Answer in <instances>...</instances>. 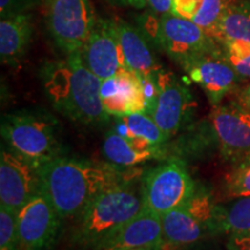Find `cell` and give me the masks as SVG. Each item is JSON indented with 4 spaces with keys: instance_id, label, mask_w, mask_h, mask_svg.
<instances>
[{
    "instance_id": "1",
    "label": "cell",
    "mask_w": 250,
    "mask_h": 250,
    "mask_svg": "<svg viewBox=\"0 0 250 250\" xmlns=\"http://www.w3.org/2000/svg\"><path fill=\"white\" fill-rule=\"evenodd\" d=\"M41 186L62 220L77 217L105 190L129 182L116 166L62 155L39 169Z\"/></svg>"
},
{
    "instance_id": "2",
    "label": "cell",
    "mask_w": 250,
    "mask_h": 250,
    "mask_svg": "<svg viewBox=\"0 0 250 250\" xmlns=\"http://www.w3.org/2000/svg\"><path fill=\"white\" fill-rule=\"evenodd\" d=\"M42 78L50 101L64 116L83 125L109 120L101 99L102 80L86 66L81 54L46 64Z\"/></svg>"
},
{
    "instance_id": "3",
    "label": "cell",
    "mask_w": 250,
    "mask_h": 250,
    "mask_svg": "<svg viewBox=\"0 0 250 250\" xmlns=\"http://www.w3.org/2000/svg\"><path fill=\"white\" fill-rule=\"evenodd\" d=\"M143 210L142 192H137L129 182L105 190L77 215L74 242L93 249L108 234L123 226Z\"/></svg>"
},
{
    "instance_id": "4",
    "label": "cell",
    "mask_w": 250,
    "mask_h": 250,
    "mask_svg": "<svg viewBox=\"0 0 250 250\" xmlns=\"http://www.w3.org/2000/svg\"><path fill=\"white\" fill-rule=\"evenodd\" d=\"M139 23L147 40L180 66L220 50L219 43L203 28L173 13L145 14L140 17Z\"/></svg>"
},
{
    "instance_id": "5",
    "label": "cell",
    "mask_w": 250,
    "mask_h": 250,
    "mask_svg": "<svg viewBox=\"0 0 250 250\" xmlns=\"http://www.w3.org/2000/svg\"><path fill=\"white\" fill-rule=\"evenodd\" d=\"M1 137L12 151L39 169L64 155L57 121L36 112H13L1 118Z\"/></svg>"
},
{
    "instance_id": "6",
    "label": "cell",
    "mask_w": 250,
    "mask_h": 250,
    "mask_svg": "<svg viewBox=\"0 0 250 250\" xmlns=\"http://www.w3.org/2000/svg\"><path fill=\"white\" fill-rule=\"evenodd\" d=\"M196 184L180 159H169L146 173L143 181L144 208L159 217L188 202Z\"/></svg>"
},
{
    "instance_id": "7",
    "label": "cell",
    "mask_w": 250,
    "mask_h": 250,
    "mask_svg": "<svg viewBox=\"0 0 250 250\" xmlns=\"http://www.w3.org/2000/svg\"><path fill=\"white\" fill-rule=\"evenodd\" d=\"M48 30L65 55L81 54L98 18L90 0H43Z\"/></svg>"
},
{
    "instance_id": "8",
    "label": "cell",
    "mask_w": 250,
    "mask_h": 250,
    "mask_svg": "<svg viewBox=\"0 0 250 250\" xmlns=\"http://www.w3.org/2000/svg\"><path fill=\"white\" fill-rule=\"evenodd\" d=\"M211 125L220 154L234 166L250 161V111L240 102L214 105Z\"/></svg>"
},
{
    "instance_id": "9",
    "label": "cell",
    "mask_w": 250,
    "mask_h": 250,
    "mask_svg": "<svg viewBox=\"0 0 250 250\" xmlns=\"http://www.w3.org/2000/svg\"><path fill=\"white\" fill-rule=\"evenodd\" d=\"M17 220L21 249H54L62 219L43 190L18 211Z\"/></svg>"
},
{
    "instance_id": "10",
    "label": "cell",
    "mask_w": 250,
    "mask_h": 250,
    "mask_svg": "<svg viewBox=\"0 0 250 250\" xmlns=\"http://www.w3.org/2000/svg\"><path fill=\"white\" fill-rule=\"evenodd\" d=\"M193 107L195 101L189 88L174 73L161 70L158 74V98L151 116L168 139L187 124Z\"/></svg>"
},
{
    "instance_id": "11",
    "label": "cell",
    "mask_w": 250,
    "mask_h": 250,
    "mask_svg": "<svg viewBox=\"0 0 250 250\" xmlns=\"http://www.w3.org/2000/svg\"><path fill=\"white\" fill-rule=\"evenodd\" d=\"M42 190L37 168L9 147L0 153V204L18 212Z\"/></svg>"
},
{
    "instance_id": "12",
    "label": "cell",
    "mask_w": 250,
    "mask_h": 250,
    "mask_svg": "<svg viewBox=\"0 0 250 250\" xmlns=\"http://www.w3.org/2000/svg\"><path fill=\"white\" fill-rule=\"evenodd\" d=\"M86 66L101 80L114 77L125 67L115 20L99 19L81 51Z\"/></svg>"
},
{
    "instance_id": "13",
    "label": "cell",
    "mask_w": 250,
    "mask_h": 250,
    "mask_svg": "<svg viewBox=\"0 0 250 250\" xmlns=\"http://www.w3.org/2000/svg\"><path fill=\"white\" fill-rule=\"evenodd\" d=\"M183 70L193 83L204 90L211 104L218 105L236 87L239 76L221 54V48L183 65Z\"/></svg>"
},
{
    "instance_id": "14",
    "label": "cell",
    "mask_w": 250,
    "mask_h": 250,
    "mask_svg": "<svg viewBox=\"0 0 250 250\" xmlns=\"http://www.w3.org/2000/svg\"><path fill=\"white\" fill-rule=\"evenodd\" d=\"M101 99L109 116L121 117L136 112L147 114V101L142 79L127 68L102 80Z\"/></svg>"
},
{
    "instance_id": "15",
    "label": "cell",
    "mask_w": 250,
    "mask_h": 250,
    "mask_svg": "<svg viewBox=\"0 0 250 250\" xmlns=\"http://www.w3.org/2000/svg\"><path fill=\"white\" fill-rule=\"evenodd\" d=\"M162 246V225L159 215L146 211L131 219L123 226L108 234L93 250H133L160 248Z\"/></svg>"
},
{
    "instance_id": "16",
    "label": "cell",
    "mask_w": 250,
    "mask_h": 250,
    "mask_svg": "<svg viewBox=\"0 0 250 250\" xmlns=\"http://www.w3.org/2000/svg\"><path fill=\"white\" fill-rule=\"evenodd\" d=\"M115 28L125 67L142 79L158 78L161 67L153 55L147 37L144 35L140 28L121 20H115Z\"/></svg>"
},
{
    "instance_id": "17",
    "label": "cell",
    "mask_w": 250,
    "mask_h": 250,
    "mask_svg": "<svg viewBox=\"0 0 250 250\" xmlns=\"http://www.w3.org/2000/svg\"><path fill=\"white\" fill-rule=\"evenodd\" d=\"M102 149L109 164L118 167H133L153 159L165 160L168 156L165 146H156L146 140L125 137L117 131L107 133Z\"/></svg>"
},
{
    "instance_id": "18",
    "label": "cell",
    "mask_w": 250,
    "mask_h": 250,
    "mask_svg": "<svg viewBox=\"0 0 250 250\" xmlns=\"http://www.w3.org/2000/svg\"><path fill=\"white\" fill-rule=\"evenodd\" d=\"M33 15L18 13L0 20V58L2 64L15 67L20 64L33 37Z\"/></svg>"
},
{
    "instance_id": "19",
    "label": "cell",
    "mask_w": 250,
    "mask_h": 250,
    "mask_svg": "<svg viewBox=\"0 0 250 250\" xmlns=\"http://www.w3.org/2000/svg\"><path fill=\"white\" fill-rule=\"evenodd\" d=\"M161 250H179L191 246L210 233L184 206L175 208L161 217Z\"/></svg>"
},
{
    "instance_id": "20",
    "label": "cell",
    "mask_w": 250,
    "mask_h": 250,
    "mask_svg": "<svg viewBox=\"0 0 250 250\" xmlns=\"http://www.w3.org/2000/svg\"><path fill=\"white\" fill-rule=\"evenodd\" d=\"M232 1L233 0H175L173 14L192 21L214 39L218 24Z\"/></svg>"
},
{
    "instance_id": "21",
    "label": "cell",
    "mask_w": 250,
    "mask_h": 250,
    "mask_svg": "<svg viewBox=\"0 0 250 250\" xmlns=\"http://www.w3.org/2000/svg\"><path fill=\"white\" fill-rule=\"evenodd\" d=\"M215 41L239 40L250 43V0L232 1L215 31Z\"/></svg>"
},
{
    "instance_id": "22",
    "label": "cell",
    "mask_w": 250,
    "mask_h": 250,
    "mask_svg": "<svg viewBox=\"0 0 250 250\" xmlns=\"http://www.w3.org/2000/svg\"><path fill=\"white\" fill-rule=\"evenodd\" d=\"M116 123L115 131L125 137L146 140L156 146H165L169 140L151 115L146 112H136L116 117Z\"/></svg>"
},
{
    "instance_id": "23",
    "label": "cell",
    "mask_w": 250,
    "mask_h": 250,
    "mask_svg": "<svg viewBox=\"0 0 250 250\" xmlns=\"http://www.w3.org/2000/svg\"><path fill=\"white\" fill-rule=\"evenodd\" d=\"M183 206L208 228V232H219V218H220L221 208L213 204L212 197L208 190L196 186L192 195Z\"/></svg>"
},
{
    "instance_id": "24",
    "label": "cell",
    "mask_w": 250,
    "mask_h": 250,
    "mask_svg": "<svg viewBox=\"0 0 250 250\" xmlns=\"http://www.w3.org/2000/svg\"><path fill=\"white\" fill-rule=\"evenodd\" d=\"M219 232L229 236L250 233V196L236 199L229 208H221Z\"/></svg>"
},
{
    "instance_id": "25",
    "label": "cell",
    "mask_w": 250,
    "mask_h": 250,
    "mask_svg": "<svg viewBox=\"0 0 250 250\" xmlns=\"http://www.w3.org/2000/svg\"><path fill=\"white\" fill-rule=\"evenodd\" d=\"M221 54L240 78L250 79V43L239 40L220 42Z\"/></svg>"
},
{
    "instance_id": "26",
    "label": "cell",
    "mask_w": 250,
    "mask_h": 250,
    "mask_svg": "<svg viewBox=\"0 0 250 250\" xmlns=\"http://www.w3.org/2000/svg\"><path fill=\"white\" fill-rule=\"evenodd\" d=\"M225 195L228 198H243L250 196V161L234 166L225 179Z\"/></svg>"
},
{
    "instance_id": "27",
    "label": "cell",
    "mask_w": 250,
    "mask_h": 250,
    "mask_svg": "<svg viewBox=\"0 0 250 250\" xmlns=\"http://www.w3.org/2000/svg\"><path fill=\"white\" fill-rule=\"evenodd\" d=\"M17 213L0 204V250H22L19 239Z\"/></svg>"
},
{
    "instance_id": "28",
    "label": "cell",
    "mask_w": 250,
    "mask_h": 250,
    "mask_svg": "<svg viewBox=\"0 0 250 250\" xmlns=\"http://www.w3.org/2000/svg\"><path fill=\"white\" fill-rule=\"evenodd\" d=\"M39 0H0V15L29 13L30 8L35 6Z\"/></svg>"
},
{
    "instance_id": "29",
    "label": "cell",
    "mask_w": 250,
    "mask_h": 250,
    "mask_svg": "<svg viewBox=\"0 0 250 250\" xmlns=\"http://www.w3.org/2000/svg\"><path fill=\"white\" fill-rule=\"evenodd\" d=\"M228 250H250V233L230 235L227 241Z\"/></svg>"
},
{
    "instance_id": "30",
    "label": "cell",
    "mask_w": 250,
    "mask_h": 250,
    "mask_svg": "<svg viewBox=\"0 0 250 250\" xmlns=\"http://www.w3.org/2000/svg\"><path fill=\"white\" fill-rule=\"evenodd\" d=\"M174 2L175 0H147V5L158 14L173 13Z\"/></svg>"
},
{
    "instance_id": "31",
    "label": "cell",
    "mask_w": 250,
    "mask_h": 250,
    "mask_svg": "<svg viewBox=\"0 0 250 250\" xmlns=\"http://www.w3.org/2000/svg\"><path fill=\"white\" fill-rule=\"evenodd\" d=\"M108 4L118 7H131L136 9H143L147 6V0H104Z\"/></svg>"
},
{
    "instance_id": "32",
    "label": "cell",
    "mask_w": 250,
    "mask_h": 250,
    "mask_svg": "<svg viewBox=\"0 0 250 250\" xmlns=\"http://www.w3.org/2000/svg\"><path fill=\"white\" fill-rule=\"evenodd\" d=\"M237 102H240L246 109L250 111V83H248L245 88L240 90L237 94Z\"/></svg>"
},
{
    "instance_id": "33",
    "label": "cell",
    "mask_w": 250,
    "mask_h": 250,
    "mask_svg": "<svg viewBox=\"0 0 250 250\" xmlns=\"http://www.w3.org/2000/svg\"><path fill=\"white\" fill-rule=\"evenodd\" d=\"M133 250H161L160 248H140V249H133Z\"/></svg>"
}]
</instances>
